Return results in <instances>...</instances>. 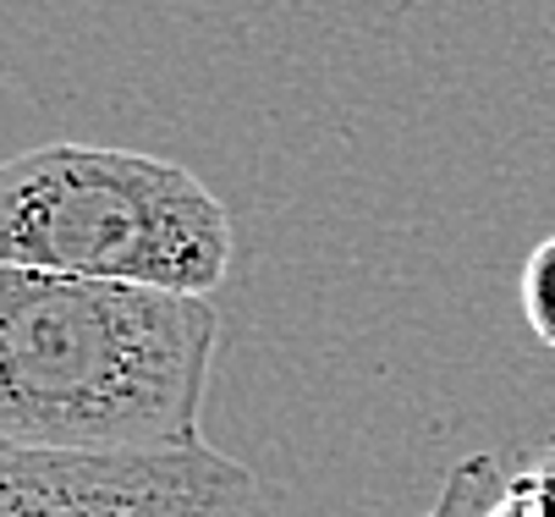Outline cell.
Segmentation results:
<instances>
[{"instance_id":"4","label":"cell","mask_w":555,"mask_h":517,"mask_svg":"<svg viewBox=\"0 0 555 517\" xmlns=\"http://www.w3.org/2000/svg\"><path fill=\"white\" fill-rule=\"evenodd\" d=\"M517 298H522V320H528V331H533L544 347H555V232L522 259Z\"/></svg>"},{"instance_id":"5","label":"cell","mask_w":555,"mask_h":517,"mask_svg":"<svg viewBox=\"0 0 555 517\" xmlns=\"http://www.w3.org/2000/svg\"><path fill=\"white\" fill-rule=\"evenodd\" d=\"M512 490L528 501L533 517H555V440H550V447H533V452L517 457Z\"/></svg>"},{"instance_id":"2","label":"cell","mask_w":555,"mask_h":517,"mask_svg":"<svg viewBox=\"0 0 555 517\" xmlns=\"http://www.w3.org/2000/svg\"><path fill=\"white\" fill-rule=\"evenodd\" d=\"M0 270L209 298L231 270V215L177 160L44 143L0 171Z\"/></svg>"},{"instance_id":"1","label":"cell","mask_w":555,"mask_h":517,"mask_svg":"<svg viewBox=\"0 0 555 517\" xmlns=\"http://www.w3.org/2000/svg\"><path fill=\"white\" fill-rule=\"evenodd\" d=\"M215 347L209 298L0 270V447H193Z\"/></svg>"},{"instance_id":"3","label":"cell","mask_w":555,"mask_h":517,"mask_svg":"<svg viewBox=\"0 0 555 517\" xmlns=\"http://www.w3.org/2000/svg\"><path fill=\"white\" fill-rule=\"evenodd\" d=\"M259 479L193 440L166 452L0 447V517H243Z\"/></svg>"}]
</instances>
